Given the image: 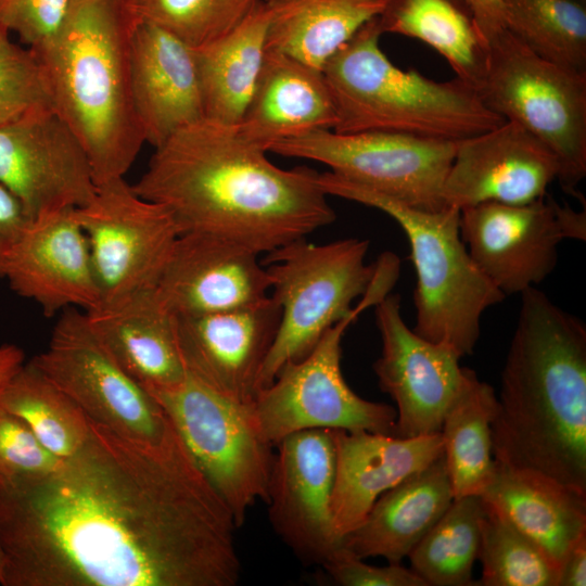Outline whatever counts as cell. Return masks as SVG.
Returning <instances> with one entry per match:
<instances>
[{
  "label": "cell",
  "mask_w": 586,
  "mask_h": 586,
  "mask_svg": "<svg viewBox=\"0 0 586 586\" xmlns=\"http://www.w3.org/2000/svg\"><path fill=\"white\" fill-rule=\"evenodd\" d=\"M155 290L176 316L205 315L264 302L271 278L251 250L214 234L184 232Z\"/></svg>",
  "instance_id": "20"
},
{
  "label": "cell",
  "mask_w": 586,
  "mask_h": 586,
  "mask_svg": "<svg viewBox=\"0 0 586 586\" xmlns=\"http://www.w3.org/2000/svg\"><path fill=\"white\" fill-rule=\"evenodd\" d=\"M269 17L263 0L232 31L194 49L204 119L234 127L240 123L265 56Z\"/></svg>",
  "instance_id": "28"
},
{
  "label": "cell",
  "mask_w": 586,
  "mask_h": 586,
  "mask_svg": "<svg viewBox=\"0 0 586 586\" xmlns=\"http://www.w3.org/2000/svg\"><path fill=\"white\" fill-rule=\"evenodd\" d=\"M559 162L538 138L506 120L458 142L443 187L446 206L486 202L525 204L547 194Z\"/></svg>",
  "instance_id": "19"
},
{
  "label": "cell",
  "mask_w": 586,
  "mask_h": 586,
  "mask_svg": "<svg viewBox=\"0 0 586 586\" xmlns=\"http://www.w3.org/2000/svg\"><path fill=\"white\" fill-rule=\"evenodd\" d=\"M576 1H579V2H583V3H585V0H576Z\"/></svg>",
  "instance_id": "46"
},
{
  "label": "cell",
  "mask_w": 586,
  "mask_h": 586,
  "mask_svg": "<svg viewBox=\"0 0 586 586\" xmlns=\"http://www.w3.org/2000/svg\"><path fill=\"white\" fill-rule=\"evenodd\" d=\"M475 89L492 112L553 152L561 188L582 200L576 188L586 176V73L540 58L504 28L486 41Z\"/></svg>",
  "instance_id": "8"
},
{
  "label": "cell",
  "mask_w": 586,
  "mask_h": 586,
  "mask_svg": "<svg viewBox=\"0 0 586 586\" xmlns=\"http://www.w3.org/2000/svg\"><path fill=\"white\" fill-rule=\"evenodd\" d=\"M46 316L100 302L87 237L75 208L33 218L10 251L2 277Z\"/></svg>",
  "instance_id": "21"
},
{
  "label": "cell",
  "mask_w": 586,
  "mask_h": 586,
  "mask_svg": "<svg viewBox=\"0 0 586 586\" xmlns=\"http://www.w3.org/2000/svg\"><path fill=\"white\" fill-rule=\"evenodd\" d=\"M266 50L322 71L327 61L386 0H270Z\"/></svg>",
  "instance_id": "29"
},
{
  "label": "cell",
  "mask_w": 586,
  "mask_h": 586,
  "mask_svg": "<svg viewBox=\"0 0 586 586\" xmlns=\"http://www.w3.org/2000/svg\"><path fill=\"white\" fill-rule=\"evenodd\" d=\"M24 364V352L14 344L0 345V395L17 371Z\"/></svg>",
  "instance_id": "44"
},
{
  "label": "cell",
  "mask_w": 586,
  "mask_h": 586,
  "mask_svg": "<svg viewBox=\"0 0 586 586\" xmlns=\"http://www.w3.org/2000/svg\"><path fill=\"white\" fill-rule=\"evenodd\" d=\"M400 305V296L390 293L374 306L382 351L373 370L380 388L396 404L394 435L436 434L470 369L460 366L462 356L454 347L409 328Z\"/></svg>",
  "instance_id": "15"
},
{
  "label": "cell",
  "mask_w": 586,
  "mask_h": 586,
  "mask_svg": "<svg viewBox=\"0 0 586 586\" xmlns=\"http://www.w3.org/2000/svg\"><path fill=\"white\" fill-rule=\"evenodd\" d=\"M321 566L332 582L342 586H426L411 569L394 563L386 566L367 564L343 547Z\"/></svg>",
  "instance_id": "40"
},
{
  "label": "cell",
  "mask_w": 586,
  "mask_h": 586,
  "mask_svg": "<svg viewBox=\"0 0 586 586\" xmlns=\"http://www.w3.org/2000/svg\"><path fill=\"white\" fill-rule=\"evenodd\" d=\"M146 390L240 527L258 499L266 502L275 461V447L258 430L252 403L224 396L188 373L179 384Z\"/></svg>",
  "instance_id": "10"
},
{
  "label": "cell",
  "mask_w": 586,
  "mask_h": 586,
  "mask_svg": "<svg viewBox=\"0 0 586 586\" xmlns=\"http://www.w3.org/2000/svg\"><path fill=\"white\" fill-rule=\"evenodd\" d=\"M280 317V307L271 296L243 308L177 316L187 373L224 396L252 403L259 392L260 373Z\"/></svg>",
  "instance_id": "18"
},
{
  "label": "cell",
  "mask_w": 586,
  "mask_h": 586,
  "mask_svg": "<svg viewBox=\"0 0 586 586\" xmlns=\"http://www.w3.org/2000/svg\"><path fill=\"white\" fill-rule=\"evenodd\" d=\"M460 233L483 275L505 296L521 294L553 271L563 240H586V212L549 194L525 204L486 202L460 209Z\"/></svg>",
  "instance_id": "14"
},
{
  "label": "cell",
  "mask_w": 586,
  "mask_h": 586,
  "mask_svg": "<svg viewBox=\"0 0 586 586\" xmlns=\"http://www.w3.org/2000/svg\"><path fill=\"white\" fill-rule=\"evenodd\" d=\"M482 498L534 540L560 566L586 534V493L542 474L495 462Z\"/></svg>",
  "instance_id": "27"
},
{
  "label": "cell",
  "mask_w": 586,
  "mask_h": 586,
  "mask_svg": "<svg viewBox=\"0 0 586 586\" xmlns=\"http://www.w3.org/2000/svg\"><path fill=\"white\" fill-rule=\"evenodd\" d=\"M458 142L384 131L318 129L281 140L269 152L322 163L345 179L436 212L447 207L443 187Z\"/></svg>",
  "instance_id": "12"
},
{
  "label": "cell",
  "mask_w": 586,
  "mask_h": 586,
  "mask_svg": "<svg viewBox=\"0 0 586 586\" xmlns=\"http://www.w3.org/2000/svg\"><path fill=\"white\" fill-rule=\"evenodd\" d=\"M454 500L444 454L412 473L373 504L362 522L345 535L342 547L366 559L400 564Z\"/></svg>",
  "instance_id": "26"
},
{
  "label": "cell",
  "mask_w": 586,
  "mask_h": 586,
  "mask_svg": "<svg viewBox=\"0 0 586 586\" xmlns=\"http://www.w3.org/2000/svg\"><path fill=\"white\" fill-rule=\"evenodd\" d=\"M382 33L415 38L444 56L457 78L476 88L486 61V42L471 15L453 0H386L378 16Z\"/></svg>",
  "instance_id": "30"
},
{
  "label": "cell",
  "mask_w": 586,
  "mask_h": 586,
  "mask_svg": "<svg viewBox=\"0 0 586 586\" xmlns=\"http://www.w3.org/2000/svg\"><path fill=\"white\" fill-rule=\"evenodd\" d=\"M505 25L530 50L586 73V8L576 0H501Z\"/></svg>",
  "instance_id": "34"
},
{
  "label": "cell",
  "mask_w": 586,
  "mask_h": 586,
  "mask_svg": "<svg viewBox=\"0 0 586 586\" xmlns=\"http://www.w3.org/2000/svg\"><path fill=\"white\" fill-rule=\"evenodd\" d=\"M265 1H270V0H265Z\"/></svg>",
  "instance_id": "47"
},
{
  "label": "cell",
  "mask_w": 586,
  "mask_h": 586,
  "mask_svg": "<svg viewBox=\"0 0 586 586\" xmlns=\"http://www.w3.org/2000/svg\"><path fill=\"white\" fill-rule=\"evenodd\" d=\"M335 125L336 112L322 71L266 50L238 132L269 152L281 140L333 130Z\"/></svg>",
  "instance_id": "25"
},
{
  "label": "cell",
  "mask_w": 586,
  "mask_h": 586,
  "mask_svg": "<svg viewBox=\"0 0 586 586\" xmlns=\"http://www.w3.org/2000/svg\"><path fill=\"white\" fill-rule=\"evenodd\" d=\"M484 501L481 495L453 502L408 555L411 570L426 586H472V568L481 543Z\"/></svg>",
  "instance_id": "33"
},
{
  "label": "cell",
  "mask_w": 586,
  "mask_h": 586,
  "mask_svg": "<svg viewBox=\"0 0 586 586\" xmlns=\"http://www.w3.org/2000/svg\"><path fill=\"white\" fill-rule=\"evenodd\" d=\"M85 314L105 351L145 388L173 386L186 379L177 316L162 302L155 286Z\"/></svg>",
  "instance_id": "24"
},
{
  "label": "cell",
  "mask_w": 586,
  "mask_h": 586,
  "mask_svg": "<svg viewBox=\"0 0 586 586\" xmlns=\"http://www.w3.org/2000/svg\"><path fill=\"white\" fill-rule=\"evenodd\" d=\"M369 241L347 238L314 244L295 240L262 262L271 278V294L281 310L278 331L259 378V391L279 370L305 357L322 334L353 310L375 272L366 263Z\"/></svg>",
  "instance_id": "9"
},
{
  "label": "cell",
  "mask_w": 586,
  "mask_h": 586,
  "mask_svg": "<svg viewBox=\"0 0 586 586\" xmlns=\"http://www.w3.org/2000/svg\"><path fill=\"white\" fill-rule=\"evenodd\" d=\"M30 361L89 420L119 436L145 447L165 446L178 436L156 399L95 337L85 311H62L47 349Z\"/></svg>",
  "instance_id": "11"
},
{
  "label": "cell",
  "mask_w": 586,
  "mask_h": 586,
  "mask_svg": "<svg viewBox=\"0 0 586 586\" xmlns=\"http://www.w3.org/2000/svg\"><path fill=\"white\" fill-rule=\"evenodd\" d=\"M71 0H0V26L37 48L60 30Z\"/></svg>",
  "instance_id": "39"
},
{
  "label": "cell",
  "mask_w": 586,
  "mask_h": 586,
  "mask_svg": "<svg viewBox=\"0 0 586 586\" xmlns=\"http://www.w3.org/2000/svg\"><path fill=\"white\" fill-rule=\"evenodd\" d=\"M62 461L41 444L23 419L0 406V480L44 476Z\"/></svg>",
  "instance_id": "38"
},
{
  "label": "cell",
  "mask_w": 586,
  "mask_h": 586,
  "mask_svg": "<svg viewBox=\"0 0 586 586\" xmlns=\"http://www.w3.org/2000/svg\"><path fill=\"white\" fill-rule=\"evenodd\" d=\"M130 81L145 143L157 148L180 129L204 119L194 49L164 29L137 24L131 41Z\"/></svg>",
  "instance_id": "22"
},
{
  "label": "cell",
  "mask_w": 586,
  "mask_h": 586,
  "mask_svg": "<svg viewBox=\"0 0 586 586\" xmlns=\"http://www.w3.org/2000/svg\"><path fill=\"white\" fill-rule=\"evenodd\" d=\"M154 149L132 188L164 205L180 234H214L259 255L336 218L316 170L276 166L234 126L202 119Z\"/></svg>",
  "instance_id": "2"
},
{
  "label": "cell",
  "mask_w": 586,
  "mask_h": 586,
  "mask_svg": "<svg viewBox=\"0 0 586 586\" xmlns=\"http://www.w3.org/2000/svg\"><path fill=\"white\" fill-rule=\"evenodd\" d=\"M275 448L266 500L270 523L301 561L322 565L342 548L331 511L335 477L332 430L298 431Z\"/></svg>",
  "instance_id": "17"
},
{
  "label": "cell",
  "mask_w": 586,
  "mask_h": 586,
  "mask_svg": "<svg viewBox=\"0 0 586 586\" xmlns=\"http://www.w3.org/2000/svg\"><path fill=\"white\" fill-rule=\"evenodd\" d=\"M2 572H3V551H2L1 543H0V583L2 578Z\"/></svg>",
  "instance_id": "45"
},
{
  "label": "cell",
  "mask_w": 586,
  "mask_h": 586,
  "mask_svg": "<svg viewBox=\"0 0 586 586\" xmlns=\"http://www.w3.org/2000/svg\"><path fill=\"white\" fill-rule=\"evenodd\" d=\"M477 559L482 586H558L559 569L546 552L484 499Z\"/></svg>",
  "instance_id": "35"
},
{
  "label": "cell",
  "mask_w": 586,
  "mask_h": 586,
  "mask_svg": "<svg viewBox=\"0 0 586 586\" xmlns=\"http://www.w3.org/2000/svg\"><path fill=\"white\" fill-rule=\"evenodd\" d=\"M0 406L23 419L41 444L61 459L86 443L89 419L31 361L24 362L0 395Z\"/></svg>",
  "instance_id": "32"
},
{
  "label": "cell",
  "mask_w": 586,
  "mask_h": 586,
  "mask_svg": "<svg viewBox=\"0 0 586 586\" xmlns=\"http://www.w3.org/2000/svg\"><path fill=\"white\" fill-rule=\"evenodd\" d=\"M495 407L494 388L470 369L440 432L454 498L482 495L492 480L495 460L491 424Z\"/></svg>",
  "instance_id": "31"
},
{
  "label": "cell",
  "mask_w": 586,
  "mask_h": 586,
  "mask_svg": "<svg viewBox=\"0 0 586 586\" xmlns=\"http://www.w3.org/2000/svg\"><path fill=\"white\" fill-rule=\"evenodd\" d=\"M492 419L495 462L586 493V326L523 291Z\"/></svg>",
  "instance_id": "3"
},
{
  "label": "cell",
  "mask_w": 586,
  "mask_h": 586,
  "mask_svg": "<svg viewBox=\"0 0 586 586\" xmlns=\"http://www.w3.org/2000/svg\"><path fill=\"white\" fill-rule=\"evenodd\" d=\"M0 184L30 219L81 207L97 190L84 145L53 109L0 125Z\"/></svg>",
  "instance_id": "16"
},
{
  "label": "cell",
  "mask_w": 586,
  "mask_h": 586,
  "mask_svg": "<svg viewBox=\"0 0 586 586\" xmlns=\"http://www.w3.org/2000/svg\"><path fill=\"white\" fill-rule=\"evenodd\" d=\"M40 109H53L44 71L34 51L0 26V125Z\"/></svg>",
  "instance_id": "37"
},
{
  "label": "cell",
  "mask_w": 586,
  "mask_h": 586,
  "mask_svg": "<svg viewBox=\"0 0 586 586\" xmlns=\"http://www.w3.org/2000/svg\"><path fill=\"white\" fill-rule=\"evenodd\" d=\"M586 585V534L568 550L560 566L558 586Z\"/></svg>",
  "instance_id": "43"
},
{
  "label": "cell",
  "mask_w": 586,
  "mask_h": 586,
  "mask_svg": "<svg viewBox=\"0 0 586 586\" xmlns=\"http://www.w3.org/2000/svg\"><path fill=\"white\" fill-rule=\"evenodd\" d=\"M382 34L377 16L322 67L336 112L333 131L461 141L506 122L483 103L474 87L457 77L435 81L418 71L398 68L380 48Z\"/></svg>",
  "instance_id": "5"
},
{
  "label": "cell",
  "mask_w": 586,
  "mask_h": 586,
  "mask_svg": "<svg viewBox=\"0 0 586 586\" xmlns=\"http://www.w3.org/2000/svg\"><path fill=\"white\" fill-rule=\"evenodd\" d=\"M317 182L327 195L377 208L398 224L417 276L412 330L454 347L462 357L471 355L484 311L506 296L471 258L460 233V209L423 211L332 171L319 173Z\"/></svg>",
  "instance_id": "6"
},
{
  "label": "cell",
  "mask_w": 586,
  "mask_h": 586,
  "mask_svg": "<svg viewBox=\"0 0 586 586\" xmlns=\"http://www.w3.org/2000/svg\"><path fill=\"white\" fill-rule=\"evenodd\" d=\"M263 0H128L138 23H149L189 47L207 46L237 28Z\"/></svg>",
  "instance_id": "36"
},
{
  "label": "cell",
  "mask_w": 586,
  "mask_h": 586,
  "mask_svg": "<svg viewBox=\"0 0 586 586\" xmlns=\"http://www.w3.org/2000/svg\"><path fill=\"white\" fill-rule=\"evenodd\" d=\"M53 472L0 480L1 586H234V517L178 436L145 447L89 420Z\"/></svg>",
  "instance_id": "1"
},
{
  "label": "cell",
  "mask_w": 586,
  "mask_h": 586,
  "mask_svg": "<svg viewBox=\"0 0 586 586\" xmlns=\"http://www.w3.org/2000/svg\"><path fill=\"white\" fill-rule=\"evenodd\" d=\"M137 24L128 0H71L56 35L31 49L53 109L84 145L97 186L124 177L145 143L130 84Z\"/></svg>",
  "instance_id": "4"
},
{
  "label": "cell",
  "mask_w": 586,
  "mask_h": 586,
  "mask_svg": "<svg viewBox=\"0 0 586 586\" xmlns=\"http://www.w3.org/2000/svg\"><path fill=\"white\" fill-rule=\"evenodd\" d=\"M399 258L384 252L375 262L370 285L351 314L330 327L302 359L284 365L252 402L263 437L273 447L304 430L330 429L394 435L396 409L358 396L341 370L342 339L366 309L391 293L398 280Z\"/></svg>",
  "instance_id": "7"
},
{
  "label": "cell",
  "mask_w": 586,
  "mask_h": 586,
  "mask_svg": "<svg viewBox=\"0 0 586 586\" xmlns=\"http://www.w3.org/2000/svg\"><path fill=\"white\" fill-rule=\"evenodd\" d=\"M75 216L87 237L98 306L156 285L180 234L164 205L139 195L122 177L98 184Z\"/></svg>",
  "instance_id": "13"
},
{
  "label": "cell",
  "mask_w": 586,
  "mask_h": 586,
  "mask_svg": "<svg viewBox=\"0 0 586 586\" xmlns=\"http://www.w3.org/2000/svg\"><path fill=\"white\" fill-rule=\"evenodd\" d=\"M332 436L335 477L331 511L341 540L362 522L383 493L443 454L440 433L398 437L332 430Z\"/></svg>",
  "instance_id": "23"
},
{
  "label": "cell",
  "mask_w": 586,
  "mask_h": 586,
  "mask_svg": "<svg viewBox=\"0 0 586 586\" xmlns=\"http://www.w3.org/2000/svg\"><path fill=\"white\" fill-rule=\"evenodd\" d=\"M469 9L470 15L485 40L506 28L505 12L501 0H461Z\"/></svg>",
  "instance_id": "42"
},
{
  "label": "cell",
  "mask_w": 586,
  "mask_h": 586,
  "mask_svg": "<svg viewBox=\"0 0 586 586\" xmlns=\"http://www.w3.org/2000/svg\"><path fill=\"white\" fill-rule=\"evenodd\" d=\"M29 220L18 200L0 184V278L10 251Z\"/></svg>",
  "instance_id": "41"
}]
</instances>
